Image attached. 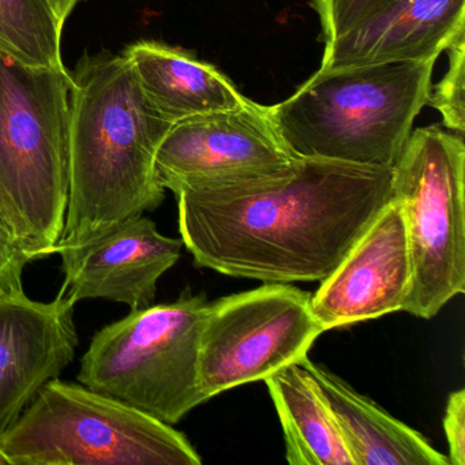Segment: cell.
Instances as JSON below:
<instances>
[{
	"instance_id": "obj_9",
	"label": "cell",
	"mask_w": 465,
	"mask_h": 465,
	"mask_svg": "<svg viewBox=\"0 0 465 465\" xmlns=\"http://www.w3.org/2000/svg\"><path fill=\"white\" fill-rule=\"evenodd\" d=\"M296 159L269 107L250 102L173 124L157 151L156 175L160 186L176 195L192 187L273 175Z\"/></svg>"
},
{
	"instance_id": "obj_23",
	"label": "cell",
	"mask_w": 465,
	"mask_h": 465,
	"mask_svg": "<svg viewBox=\"0 0 465 465\" xmlns=\"http://www.w3.org/2000/svg\"><path fill=\"white\" fill-rule=\"evenodd\" d=\"M0 227H4L5 228L4 222H2V217H0ZM5 230H6V228H5ZM7 232H9V231H7Z\"/></svg>"
},
{
	"instance_id": "obj_18",
	"label": "cell",
	"mask_w": 465,
	"mask_h": 465,
	"mask_svg": "<svg viewBox=\"0 0 465 465\" xmlns=\"http://www.w3.org/2000/svg\"><path fill=\"white\" fill-rule=\"evenodd\" d=\"M449 67L442 80L430 89L427 105L442 115L443 126L464 135L465 132V29L446 48Z\"/></svg>"
},
{
	"instance_id": "obj_3",
	"label": "cell",
	"mask_w": 465,
	"mask_h": 465,
	"mask_svg": "<svg viewBox=\"0 0 465 465\" xmlns=\"http://www.w3.org/2000/svg\"><path fill=\"white\" fill-rule=\"evenodd\" d=\"M435 62L320 67L269 113L296 157L393 167L427 105Z\"/></svg>"
},
{
	"instance_id": "obj_19",
	"label": "cell",
	"mask_w": 465,
	"mask_h": 465,
	"mask_svg": "<svg viewBox=\"0 0 465 465\" xmlns=\"http://www.w3.org/2000/svg\"><path fill=\"white\" fill-rule=\"evenodd\" d=\"M389 0H312L321 23V40L334 39Z\"/></svg>"
},
{
	"instance_id": "obj_1",
	"label": "cell",
	"mask_w": 465,
	"mask_h": 465,
	"mask_svg": "<svg viewBox=\"0 0 465 465\" xmlns=\"http://www.w3.org/2000/svg\"><path fill=\"white\" fill-rule=\"evenodd\" d=\"M197 268L262 282H323L391 198V167L298 157L282 173L182 190Z\"/></svg>"
},
{
	"instance_id": "obj_22",
	"label": "cell",
	"mask_w": 465,
	"mask_h": 465,
	"mask_svg": "<svg viewBox=\"0 0 465 465\" xmlns=\"http://www.w3.org/2000/svg\"><path fill=\"white\" fill-rule=\"evenodd\" d=\"M0 465H10L9 460L5 456L4 451L0 449Z\"/></svg>"
},
{
	"instance_id": "obj_6",
	"label": "cell",
	"mask_w": 465,
	"mask_h": 465,
	"mask_svg": "<svg viewBox=\"0 0 465 465\" xmlns=\"http://www.w3.org/2000/svg\"><path fill=\"white\" fill-rule=\"evenodd\" d=\"M206 293L186 288L171 303L152 304L97 331L81 359L86 388L167 424L206 401L198 383Z\"/></svg>"
},
{
	"instance_id": "obj_21",
	"label": "cell",
	"mask_w": 465,
	"mask_h": 465,
	"mask_svg": "<svg viewBox=\"0 0 465 465\" xmlns=\"http://www.w3.org/2000/svg\"><path fill=\"white\" fill-rule=\"evenodd\" d=\"M443 429L449 443L450 465H465V391L450 393L446 405Z\"/></svg>"
},
{
	"instance_id": "obj_4",
	"label": "cell",
	"mask_w": 465,
	"mask_h": 465,
	"mask_svg": "<svg viewBox=\"0 0 465 465\" xmlns=\"http://www.w3.org/2000/svg\"><path fill=\"white\" fill-rule=\"evenodd\" d=\"M72 73L0 50V217L36 260L61 239L69 197Z\"/></svg>"
},
{
	"instance_id": "obj_16",
	"label": "cell",
	"mask_w": 465,
	"mask_h": 465,
	"mask_svg": "<svg viewBox=\"0 0 465 465\" xmlns=\"http://www.w3.org/2000/svg\"><path fill=\"white\" fill-rule=\"evenodd\" d=\"M291 465H355L314 378L291 364L266 378Z\"/></svg>"
},
{
	"instance_id": "obj_10",
	"label": "cell",
	"mask_w": 465,
	"mask_h": 465,
	"mask_svg": "<svg viewBox=\"0 0 465 465\" xmlns=\"http://www.w3.org/2000/svg\"><path fill=\"white\" fill-rule=\"evenodd\" d=\"M182 239L168 238L143 214L122 220L73 243H56L62 257V287L74 303L107 299L134 310L152 306L160 277L183 249Z\"/></svg>"
},
{
	"instance_id": "obj_15",
	"label": "cell",
	"mask_w": 465,
	"mask_h": 465,
	"mask_svg": "<svg viewBox=\"0 0 465 465\" xmlns=\"http://www.w3.org/2000/svg\"><path fill=\"white\" fill-rule=\"evenodd\" d=\"M124 53L132 62L146 99L170 124L236 110L252 102L213 64L181 48L141 40Z\"/></svg>"
},
{
	"instance_id": "obj_17",
	"label": "cell",
	"mask_w": 465,
	"mask_h": 465,
	"mask_svg": "<svg viewBox=\"0 0 465 465\" xmlns=\"http://www.w3.org/2000/svg\"><path fill=\"white\" fill-rule=\"evenodd\" d=\"M62 20L53 0H0V50L31 67H64Z\"/></svg>"
},
{
	"instance_id": "obj_8",
	"label": "cell",
	"mask_w": 465,
	"mask_h": 465,
	"mask_svg": "<svg viewBox=\"0 0 465 465\" xmlns=\"http://www.w3.org/2000/svg\"><path fill=\"white\" fill-rule=\"evenodd\" d=\"M312 293L279 282L209 302L201 333L198 383L206 401L307 358L323 329Z\"/></svg>"
},
{
	"instance_id": "obj_5",
	"label": "cell",
	"mask_w": 465,
	"mask_h": 465,
	"mask_svg": "<svg viewBox=\"0 0 465 465\" xmlns=\"http://www.w3.org/2000/svg\"><path fill=\"white\" fill-rule=\"evenodd\" d=\"M10 465H201L182 432L83 383L48 381L4 434Z\"/></svg>"
},
{
	"instance_id": "obj_12",
	"label": "cell",
	"mask_w": 465,
	"mask_h": 465,
	"mask_svg": "<svg viewBox=\"0 0 465 465\" xmlns=\"http://www.w3.org/2000/svg\"><path fill=\"white\" fill-rule=\"evenodd\" d=\"M74 306L64 287L51 302L24 291L0 296V434L74 359Z\"/></svg>"
},
{
	"instance_id": "obj_20",
	"label": "cell",
	"mask_w": 465,
	"mask_h": 465,
	"mask_svg": "<svg viewBox=\"0 0 465 465\" xmlns=\"http://www.w3.org/2000/svg\"><path fill=\"white\" fill-rule=\"evenodd\" d=\"M36 258L23 249L12 235L0 227V296L24 291V269Z\"/></svg>"
},
{
	"instance_id": "obj_7",
	"label": "cell",
	"mask_w": 465,
	"mask_h": 465,
	"mask_svg": "<svg viewBox=\"0 0 465 465\" xmlns=\"http://www.w3.org/2000/svg\"><path fill=\"white\" fill-rule=\"evenodd\" d=\"M464 182V135L442 124L412 130L391 167L412 265L408 314L430 320L465 292Z\"/></svg>"
},
{
	"instance_id": "obj_11",
	"label": "cell",
	"mask_w": 465,
	"mask_h": 465,
	"mask_svg": "<svg viewBox=\"0 0 465 465\" xmlns=\"http://www.w3.org/2000/svg\"><path fill=\"white\" fill-rule=\"evenodd\" d=\"M412 265L401 209L389 201L340 265L312 296L323 331L402 312Z\"/></svg>"
},
{
	"instance_id": "obj_14",
	"label": "cell",
	"mask_w": 465,
	"mask_h": 465,
	"mask_svg": "<svg viewBox=\"0 0 465 465\" xmlns=\"http://www.w3.org/2000/svg\"><path fill=\"white\" fill-rule=\"evenodd\" d=\"M303 367L328 402L355 465H450L449 457L341 378L304 358Z\"/></svg>"
},
{
	"instance_id": "obj_2",
	"label": "cell",
	"mask_w": 465,
	"mask_h": 465,
	"mask_svg": "<svg viewBox=\"0 0 465 465\" xmlns=\"http://www.w3.org/2000/svg\"><path fill=\"white\" fill-rule=\"evenodd\" d=\"M70 73L69 197L58 243L162 205L156 154L173 126L146 99L126 54L84 55Z\"/></svg>"
},
{
	"instance_id": "obj_13",
	"label": "cell",
	"mask_w": 465,
	"mask_h": 465,
	"mask_svg": "<svg viewBox=\"0 0 465 465\" xmlns=\"http://www.w3.org/2000/svg\"><path fill=\"white\" fill-rule=\"evenodd\" d=\"M465 29V0H389L325 45L321 69L427 61Z\"/></svg>"
}]
</instances>
